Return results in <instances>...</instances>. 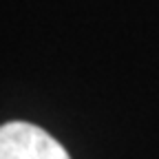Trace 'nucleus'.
Listing matches in <instances>:
<instances>
[{
    "label": "nucleus",
    "mask_w": 159,
    "mask_h": 159,
    "mask_svg": "<svg viewBox=\"0 0 159 159\" xmlns=\"http://www.w3.org/2000/svg\"><path fill=\"white\" fill-rule=\"evenodd\" d=\"M0 159H71L66 148L44 128L9 122L0 128Z\"/></svg>",
    "instance_id": "nucleus-1"
}]
</instances>
